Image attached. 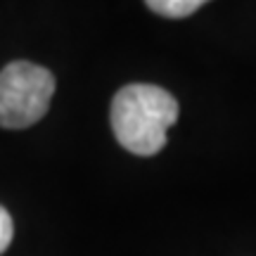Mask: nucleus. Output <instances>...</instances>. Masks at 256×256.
<instances>
[{
	"mask_svg": "<svg viewBox=\"0 0 256 256\" xmlns=\"http://www.w3.org/2000/svg\"><path fill=\"white\" fill-rule=\"evenodd\" d=\"M12 235H14L12 216L8 214L5 206H0V254H2V252H8L10 242H12Z\"/></svg>",
	"mask_w": 256,
	"mask_h": 256,
	"instance_id": "20e7f679",
	"label": "nucleus"
},
{
	"mask_svg": "<svg viewBox=\"0 0 256 256\" xmlns=\"http://www.w3.org/2000/svg\"><path fill=\"white\" fill-rule=\"evenodd\" d=\"M147 8L162 14V17H168V19H183V17H190L194 14L197 10L209 2V0H145Z\"/></svg>",
	"mask_w": 256,
	"mask_h": 256,
	"instance_id": "7ed1b4c3",
	"label": "nucleus"
},
{
	"mask_svg": "<svg viewBox=\"0 0 256 256\" xmlns=\"http://www.w3.org/2000/svg\"><path fill=\"white\" fill-rule=\"evenodd\" d=\"M55 76L31 62H10L0 72V126L28 128L46 116Z\"/></svg>",
	"mask_w": 256,
	"mask_h": 256,
	"instance_id": "f03ea898",
	"label": "nucleus"
},
{
	"mask_svg": "<svg viewBox=\"0 0 256 256\" xmlns=\"http://www.w3.org/2000/svg\"><path fill=\"white\" fill-rule=\"evenodd\" d=\"M178 119V100L159 86L130 83L112 100V130L130 154L152 156L166 145V130Z\"/></svg>",
	"mask_w": 256,
	"mask_h": 256,
	"instance_id": "f257e3e1",
	"label": "nucleus"
}]
</instances>
